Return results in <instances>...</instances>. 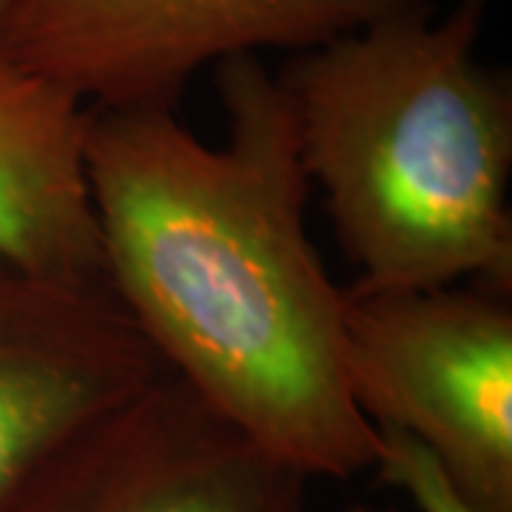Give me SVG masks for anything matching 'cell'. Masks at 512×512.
Returning <instances> with one entry per match:
<instances>
[{
    "mask_svg": "<svg viewBox=\"0 0 512 512\" xmlns=\"http://www.w3.org/2000/svg\"><path fill=\"white\" fill-rule=\"evenodd\" d=\"M345 512H396V510H384V507H367V504H353Z\"/></svg>",
    "mask_w": 512,
    "mask_h": 512,
    "instance_id": "10",
    "label": "cell"
},
{
    "mask_svg": "<svg viewBox=\"0 0 512 512\" xmlns=\"http://www.w3.org/2000/svg\"><path fill=\"white\" fill-rule=\"evenodd\" d=\"M308 478L171 373L80 427L0 512H305Z\"/></svg>",
    "mask_w": 512,
    "mask_h": 512,
    "instance_id": "5",
    "label": "cell"
},
{
    "mask_svg": "<svg viewBox=\"0 0 512 512\" xmlns=\"http://www.w3.org/2000/svg\"><path fill=\"white\" fill-rule=\"evenodd\" d=\"M225 140L165 106L86 109L103 282L165 373L299 476L373 470L345 370V291L308 234L291 103L259 57L217 66Z\"/></svg>",
    "mask_w": 512,
    "mask_h": 512,
    "instance_id": "1",
    "label": "cell"
},
{
    "mask_svg": "<svg viewBox=\"0 0 512 512\" xmlns=\"http://www.w3.org/2000/svg\"><path fill=\"white\" fill-rule=\"evenodd\" d=\"M163 373L109 288L0 262V510L63 441Z\"/></svg>",
    "mask_w": 512,
    "mask_h": 512,
    "instance_id": "6",
    "label": "cell"
},
{
    "mask_svg": "<svg viewBox=\"0 0 512 512\" xmlns=\"http://www.w3.org/2000/svg\"><path fill=\"white\" fill-rule=\"evenodd\" d=\"M382 439V453L376 461V473L402 490L419 512H481L473 507L464 495L458 493L456 484L436 464L424 447L399 433L376 430Z\"/></svg>",
    "mask_w": 512,
    "mask_h": 512,
    "instance_id": "8",
    "label": "cell"
},
{
    "mask_svg": "<svg viewBox=\"0 0 512 512\" xmlns=\"http://www.w3.org/2000/svg\"><path fill=\"white\" fill-rule=\"evenodd\" d=\"M484 3H421L276 74L353 288L512 291V86L478 60Z\"/></svg>",
    "mask_w": 512,
    "mask_h": 512,
    "instance_id": "2",
    "label": "cell"
},
{
    "mask_svg": "<svg viewBox=\"0 0 512 512\" xmlns=\"http://www.w3.org/2000/svg\"><path fill=\"white\" fill-rule=\"evenodd\" d=\"M345 370L376 430L424 447L481 512H512L510 293L348 288Z\"/></svg>",
    "mask_w": 512,
    "mask_h": 512,
    "instance_id": "3",
    "label": "cell"
},
{
    "mask_svg": "<svg viewBox=\"0 0 512 512\" xmlns=\"http://www.w3.org/2000/svg\"><path fill=\"white\" fill-rule=\"evenodd\" d=\"M86 109L46 77L0 69V262L106 288L86 177Z\"/></svg>",
    "mask_w": 512,
    "mask_h": 512,
    "instance_id": "7",
    "label": "cell"
},
{
    "mask_svg": "<svg viewBox=\"0 0 512 512\" xmlns=\"http://www.w3.org/2000/svg\"><path fill=\"white\" fill-rule=\"evenodd\" d=\"M427 0H37L9 66L86 106L177 109L205 66L311 52Z\"/></svg>",
    "mask_w": 512,
    "mask_h": 512,
    "instance_id": "4",
    "label": "cell"
},
{
    "mask_svg": "<svg viewBox=\"0 0 512 512\" xmlns=\"http://www.w3.org/2000/svg\"><path fill=\"white\" fill-rule=\"evenodd\" d=\"M37 0H0V69L9 66L12 46Z\"/></svg>",
    "mask_w": 512,
    "mask_h": 512,
    "instance_id": "9",
    "label": "cell"
}]
</instances>
